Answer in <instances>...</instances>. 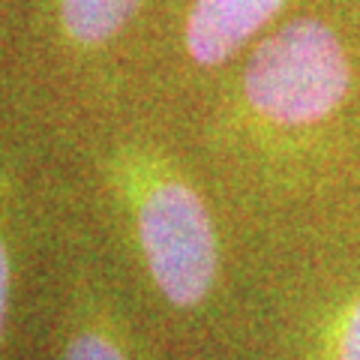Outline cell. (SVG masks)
Here are the masks:
<instances>
[{
    "label": "cell",
    "mask_w": 360,
    "mask_h": 360,
    "mask_svg": "<svg viewBox=\"0 0 360 360\" xmlns=\"http://www.w3.org/2000/svg\"><path fill=\"white\" fill-rule=\"evenodd\" d=\"M352 84L342 42L315 18L288 21L258 45L243 72V94L262 117L283 127L324 120Z\"/></svg>",
    "instance_id": "1"
},
{
    "label": "cell",
    "mask_w": 360,
    "mask_h": 360,
    "mask_svg": "<svg viewBox=\"0 0 360 360\" xmlns=\"http://www.w3.org/2000/svg\"><path fill=\"white\" fill-rule=\"evenodd\" d=\"M139 240L156 288L174 307H195L217 276V234L193 189L162 184L139 210Z\"/></svg>",
    "instance_id": "2"
},
{
    "label": "cell",
    "mask_w": 360,
    "mask_h": 360,
    "mask_svg": "<svg viewBox=\"0 0 360 360\" xmlns=\"http://www.w3.org/2000/svg\"><path fill=\"white\" fill-rule=\"evenodd\" d=\"M285 0H195L186 18V51L201 66L229 60Z\"/></svg>",
    "instance_id": "3"
},
{
    "label": "cell",
    "mask_w": 360,
    "mask_h": 360,
    "mask_svg": "<svg viewBox=\"0 0 360 360\" xmlns=\"http://www.w3.org/2000/svg\"><path fill=\"white\" fill-rule=\"evenodd\" d=\"M141 0H60V18L75 42L99 45L135 15Z\"/></svg>",
    "instance_id": "4"
},
{
    "label": "cell",
    "mask_w": 360,
    "mask_h": 360,
    "mask_svg": "<svg viewBox=\"0 0 360 360\" xmlns=\"http://www.w3.org/2000/svg\"><path fill=\"white\" fill-rule=\"evenodd\" d=\"M66 360H127L111 342H105L96 333H84L72 340V345L66 348Z\"/></svg>",
    "instance_id": "5"
},
{
    "label": "cell",
    "mask_w": 360,
    "mask_h": 360,
    "mask_svg": "<svg viewBox=\"0 0 360 360\" xmlns=\"http://www.w3.org/2000/svg\"><path fill=\"white\" fill-rule=\"evenodd\" d=\"M336 360H360V300L345 315L340 345H336Z\"/></svg>",
    "instance_id": "6"
},
{
    "label": "cell",
    "mask_w": 360,
    "mask_h": 360,
    "mask_svg": "<svg viewBox=\"0 0 360 360\" xmlns=\"http://www.w3.org/2000/svg\"><path fill=\"white\" fill-rule=\"evenodd\" d=\"M6 300H9V258L4 243H0V330H4L6 321Z\"/></svg>",
    "instance_id": "7"
}]
</instances>
